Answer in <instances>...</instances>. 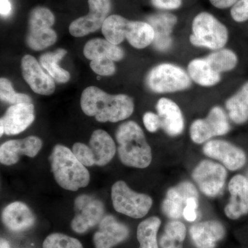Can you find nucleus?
Returning <instances> with one entry per match:
<instances>
[{"label":"nucleus","mask_w":248,"mask_h":248,"mask_svg":"<svg viewBox=\"0 0 248 248\" xmlns=\"http://www.w3.org/2000/svg\"><path fill=\"white\" fill-rule=\"evenodd\" d=\"M80 105L84 114L94 117L102 123H116L126 120L135 109L133 99L126 94H110L96 86L84 89Z\"/></svg>","instance_id":"obj_1"},{"label":"nucleus","mask_w":248,"mask_h":248,"mask_svg":"<svg viewBox=\"0 0 248 248\" xmlns=\"http://www.w3.org/2000/svg\"><path fill=\"white\" fill-rule=\"evenodd\" d=\"M119 158L128 167L146 169L152 161L151 146L143 130L136 122L128 121L121 124L116 132Z\"/></svg>","instance_id":"obj_2"},{"label":"nucleus","mask_w":248,"mask_h":248,"mask_svg":"<svg viewBox=\"0 0 248 248\" xmlns=\"http://www.w3.org/2000/svg\"><path fill=\"white\" fill-rule=\"evenodd\" d=\"M49 159L55 181L62 188L77 191L89 185V171L69 148L56 145Z\"/></svg>","instance_id":"obj_3"},{"label":"nucleus","mask_w":248,"mask_h":248,"mask_svg":"<svg viewBox=\"0 0 248 248\" xmlns=\"http://www.w3.org/2000/svg\"><path fill=\"white\" fill-rule=\"evenodd\" d=\"M192 31L191 44L210 50L224 48L229 39V32L226 26L208 12L200 13L195 16L192 23Z\"/></svg>","instance_id":"obj_4"},{"label":"nucleus","mask_w":248,"mask_h":248,"mask_svg":"<svg viewBox=\"0 0 248 248\" xmlns=\"http://www.w3.org/2000/svg\"><path fill=\"white\" fill-rule=\"evenodd\" d=\"M187 71L171 63H162L152 68L147 75L148 89L155 93L164 94L185 91L192 84Z\"/></svg>","instance_id":"obj_5"},{"label":"nucleus","mask_w":248,"mask_h":248,"mask_svg":"<svg viewBox=\"0 0 248 248\" xmlns=\"http://www.w3.org/2000/svg\"><path fill=\"white\" fill-rule=\"evenodd\" d=\"M111 198L116 211L134 218L146 216L153 205L150 196L135 192L123 181L112 186Z\"/></svg>","instance_id":"obj_6"},{"label":"nucleus","mask_w":248,"mask_h":248,"mask_svg":"<svg viewBox=\"0 0 248 248\" xmlns=\"http://www.w3.org/2000/svg\"><path fill=\"white\" fill-rule=\"evenodd\" d=\"M231 130L228 116L221 107H214L205 119L194 121L190 128L191 140L197 144L208 142L215 137L223 136Z\"/></svg>","instance_id":"obj_7"},{"label":"nucleus","mask_w":248,"mask_h":248,"mask_svg":"<svg viewBox=\"0 0 248 248\" xmlns=\"http://www.w3.org/2000/svg\"><path fill=\"white\" fill-rule=\"evenodd\" d=\"M192 177L203 195L216 197L224 187L227 171L224 166L218 163L203 160L196 166Z\"/></svg>","instance_id":"obj_8"},{"label":"nucleus","mask_w":248,"mask_h":248,"mask_svg":"<svg viewBox=\"0 0 248 248\" xmlns=\"http://www.w3.org/2000/svg\"><path fill=\"white\" fill-rule=\"evenodd\" d=\"M74 208L76 215L71 222V228L78 234L86 232L103 219L104 204L91 196L84 195L77 197Z\"/></svg>","instance_id":"obj_9"},{"label":"nucleus","mask_w":248,"mask_h":248,"mask_svg":"<svg viewBox=\"0 0 248 248\" xmlns=\"http://www.w3.org/2000/svg\"><path fill=\"white\" fill-rule=\"evenodd\" d=\"M90 11L70 24L69 32L76 37H82L102 27L111 9L110 0H89Z\"/></svg>","instance_id":"obj_10"},{"label":"nucleus","mask_w":248,"mask_h":248,"mask_svg":"<svg viewBox=\"0 0 248 248\" xmlns=\"http://www.w3.org/2000/svg\"><path fill=\"white\" fill-rule=\"evenodd\" d=\"M203 152L208 157L221 161L227 169L231 171L237 170L246 164L244 151L224 140H210L204 145Z\"/></svg>","instance_id":"obj_11"},{"label":"nucleus","mask_w":248,"mask_h":248,"mask_svg":"<svg viewBox=\"0 0 248 248\" xmlns=\"http://www.w3.org/2000/svg\"><path fill=\"white\" fill-rule=\"evenodd\" d=\"M22 76L33 92L42 95H50L55 91L53 78L46 74L33 56L26 55L21 61Z\"/></svg>","instance_id":"obj_12"},{"label":"nucleus","mask_w":248,"mask_h":248,"mask_svg":"<svg viewBox=\"0 0 248 248\" xmlns=\"http://www.w3.org/2000/svg\"><path fill=\"white\" fill-rule=\"evenodd\" d=\"M42 147V140L35 136L10 140L0 147V162L6 166H11L17 164L22 155L35 157Z\"/></svg>","instance_id":"obj_13"},{"label":"nucleus","mask_w":248,"mask_h":248,"mask_svg":"<svg viewBox=\"0 0 248 248\" xmlns=\"http://www.w3.org/2000/svg\"><path fill=\"white\" fill-rule=\"evenodd\" d=\"M190 198H198L197 188L192 183L184 182L168 190L161 209L166 217L177 219L183 215L186 202Z\"/></svg>","instance_id":"obj_14"},{"label":"nucleus","mask_w":248,"mask_h":248,"mask_svg":"<svg viewBox=\"0 0 248 248\" xmlns=\"http://www.w3.org/2000/svg\"><path fill=\"white\" fill-rule=\"evenodd\" d=\"M128 227L108 215L99 223V230L93 236L95 248H112L128 237Z\"/></svg>","instance_id":"obj_15"},{"label":"nucleus","mask_w":248,"mask_h":248,"mask_svg":"<svg viewBox=\"0 0 248 248\" xmlns=\"http://www.w3.org/2000/svg\"><path fill=\"white\" fill-rule=\"evenodd\" d=\"M231 198L224 209L228 218L236 220L248 213V180L241 174L232 178L228 186Z\"/></svg>","instance_id":"obj_16"},{"label":"nucleus","mask_w":248,"mask_h":248,"mask_svg":"<svg viewBox=\"0 0 248 248\" xmlns=\"http://www.w3.org/2000/svg\"><path fill=\"white\" fill-rule=\"evenodd\" d=\"M35 107L32 103L11 105L1 119L4 133L16 135L29 128L35 120Z\"/></svg>","instance_id":"obj_17"},{"label":"nucleus","mask_w":248,"mask_h":248,"mask_svg":"<svg viewBox=\"0 0 248 248\" xmlns=\"http://www.w3.org/2000/svg\"><path fill=\"white\" fill-rule=\"evenodd\" d=\"M161 120V128L170 137L179 136L185 127V121L180 107L172 99L161 98L156 105Z\"/></svg>","instance_id":"obj_18"},{"label":"nucleus","mask_w":248,"mask_h":248,"mask_svg":"<svg viewBox=\"0 0 248 248\" xmlns=\"http://www.w3.org/2000/svg\"><path fill=\"white\" fill-rule=\"evenodd\" d=\"M1 219L9 231L19 232L33 226L35 217L27 204L20 202L9 204L3 210Z\"/></svg>","instance_id":"obj_19"},{"label":"nucleus","mask_w":248,"mask_h":248,"mask_svg":"<svg viewBox=\"0 0 248 248\" xmlns=\"http://www.w3.org/2000/svg\"><path fill=\"white\" fill-rule=\"evenodd\" d=\"M225 228L220 222L206 221L191 227V239L197 248H215L225 236Z\"/></svg>","instance_id":"obj_20"},{"label":"nucleus","mask_w":248,"mask_h":248,"mask_svg":"<svg viewBox=\"0 0 248 248\" xmlns=\"http://www.w3.org/2000/svg\"><path fill=\"white\" fill-rule=\"evenodd\" d=\"M89 145L94 157V165L106 166L115 156V141L105 130L101 129L94 130L91 135Z\"/></svg>","instance_id":"obj_21"},{"label":"nucleus","mask_w":248,"mask_h":248,"mask_svg":"<svg viewBox=\"0 0 248 248\" xmlns=\"http://www.w3.org/2000/svg\"><path fill=\"white\" fill-rule=\"evenodd\" d=\"M84 55L91 61L107 58L119 62L123 60L125 53L120 46L113 45L106 39L96 38L89 41L85 45Z\"/></svg>","instance_id":"obj_22"},{"label":"nucleus","mask_w":248,"mask_h":248,"mask_svg":"<svg viewBox=\"0 0 248 248\" xmlns=\"http://www.w3.org/2000/svg\"><path fill=\"white\" fill-rule=\"evenodd\" d=\"M191 80L203 87H212L221 81V74L210 66L206 59H194L187 66Z\"/></svg>","instance_id":"obj_23"},{"label":"nucleus","mask_w":248,"mask_h":248,"mask_svg":"<svg viewBox=\"0 0 248 248\" xmlns=\"http://www.w3.org/2000/svg\"><path fill=\"white\" fill-rule=\"evenodd\" d=\"M125 39L134 48H145L155 42V30L150 23L129 20Z\"/></svg>","instance_id":"obj_24"},{"label":"nucleus","mask_w":248,"mask_h":248,"mask_svg":"<svg viewBox=\"0 0 248 248\" xmlns=\"http://www.w3.org/2000/svg\"><path fill=\"white\" fill-rule=\"evenodd\" d=\"M228 117L236 124L248 122V81L226 102Z\"/></svg>","instance_id":"obj_25"},{"label":"nucleus","mask_w":248,"mask_h":248,"mask_svg":"<svg viewBox=\"0 0 248 248\" xmlns=\"http://www.w3.org/2000/svg\"><path fill=\"white\" fill-rule=\"evenodd\" d=\"M67 53L65 49L59 48L54 52L44 53L40 58L41 66L48 72L49 76L60 84H65L71 79L69 72L59 65V62L66 56Z\"/></svg>","instance_id":"obj_26"},{"label":"nucleus","mask_w":248,"mask_h":248,"mask_svg":"<svg viewBox=\"0 0 248 248\" xmlns=\"http://www.w3.org/2000/svg\"><path fill=\"white\" fill-rule=\"evenodd\" d=\"M128 22V19L119 15L108 16L102 27L106 40L113 45H120L125 39Z\"/></svg>","instance_id":"obj_27"},{"label":"nucleus","mask_w":248,"mask_h":248,"mask_svg":"<svg viewBox=\"0 0 248 248\" xmlns=\"http://www.w3.org/2000/svg\"><path fill=\"white\" fill-rule=\"evenodd\" d=\"M161 224V220L156 217H150L140 223L137 232L140 248H159L156 236Z\"/></svg>","instance_id":"obj_28"},{"label":"nucleus","mask_w":248,"mask_h":248,"mask_svg":"<svg viewBox=\"0 0 248 248\" xmlns=\"http://www.w3.org/2000/svg\"><path fill=\"white\" fill-rule=\"evenodd\" d=\"M205 58L213 69L220 74L232 71L239 62L237 55L233 50L224 48L214 50Z\"/></svg>","instance_id":"obj_29"},{"label":"nucleus","mask_w":248,"mask_h":248,"mask_svg":"<svg viewBox=\"0 0 248 248\" xmlns=\"http://www.w3.org/2000/svg\"><path fill=\"white\" fill-rule=\"evenodd\" d=\"M177 22V18L173 14H160L151 16L149 19L150 24L154 29L155 32V42L159 40L162 42L163 37L169 41L170 34Z\"/></svg>","instance_id":"obj_30"},{"label":"nucleus","mask_w":248,"mask_h":248,"mask_svg":"<svg viewBox=\"0 0 248 248\" xmlns=\"http://www.w3.org/2000/svg\"><path fill=\"white\" fill-rule=\"evenodd\" d=\"M57 39L56 32L50 28L37 31H29L26 37V43L29 48L39 51L53 45Z\"/></svg>","instance_id":"obj_31"},{"label":"nucleus","mask_w":248,"mask_h":248,"mask_svg":"<svg viewBox=\"0 0 248 248\" xmlns=\"http://www.w3.org/2000/svg\"><path fill=\"white\" fill-rule=\"evenodd\" d=\"M55 16L48 9L37 6L31 11L29 18V31L50 29L55 24Z\"/></svg>","instance_id":"obj_32"},{"label":"nucleus","mask_w":248,"mask_h":248,"mask_svg":"<svg viewBox=\"0 0 248 248\" xmlns=\"http://www.w3.org/2000/svg\"><path fill=\"white\" fill-rule=\"evenodd\" d=\"M0 98L3 102L11 105L31 103V98L29 95L16 93L11 81L3 78L0 79Z\"/></svg>","instance_id":"obj_33"},{"label":"nucleus","mask_w":248,"mask_h":248,"mask_svg":"<svg viewBox=\"0 0 248 248\" xmlns=\"http://www.w3.org/2000/svg\"><path fill=\"white\" fill-rule=\"evenodd\" d=\"M43 248H83V246L79 240L75 238L61 233H53L46 238Z\"/></svg>","instance_id":"obj_34"},{"label":"nucleus","mask_w":248,"mask_h":248,"mask_svg":"<svg viewBox=\"0 0 248 248\" xmlns=\"http://www.w3.org/2000/svg\"><path fill=\"white\" fill-rule=\"evenodd\" d=\"M90 66L94 73L101 76H113L116 71L114 61L107 58L92 60Z\"/></svg>","instance_id":"obj_35"},{"label":"nucleus","mask_w":248,"mask_h":248,"mask_svg":"<svg viewBox=\"0 0 248 248\" xmlns=\"http://www.w3.org/2000/svg\"><path fill=\"white\" fill-rule=\"evenodd\" d=\"M73 153L78 160L85 166H93L94 165V157L91 148L82 143H76L73 145Z\"/></svg>","instance_id":"obj_36"},{"label":"nucleus","mask_w":248,"mask_h":248,"mask_svg":"<svg viewBox=\"0 0 248 248\" xmlns=\"http://www.w3.org/2000/svg\"><path fill=\"white\" fill-rule=\"evenodd\" d=\"M165 234L180 242H183L186 236L185 225L182 222L174 220L168 222L165 226Z\"/></svg>","instance_id":"obj_37"},{"label":"nucleus","mask_w":248,"mask_h":248,"mask_svg":"<svg viewBox=\"0 0 248 248\" xmlns=\"http://www.w3.org/2000/svg\"><path fill=\"white\" fill-rule=\"evenodd\" d=\"M231 16L236 23L248 21V0H238L231 8Z\"/></svg>","instance_id":"obj_38"},{"label":"nucleus","mask_w":248,"mask_h":248,"mask_svg":"<svg viewBox=\"0 0 248 248\" xmlns=\"http://www.w3.org/2000/svg\"><path fill=\"white\" fill-rule=\"evenodd\" d=\"M143 122L145 127L150 133H156L161 128V120L158 114L147 112L143 115Z\"/></svg>","instance_id":"obj_39"},{"label":"nucleus","mask_w":248,"mask_h":248,"mask_svg":"<svg viewBox=\"0 0 248 248\" xmlns=\"http://www.w3.org/2000/svg\"><path fill=\"white\" fill-rule=\"evenodd\" d=\"M199 206L198 198H190L186 202L185 208L183 212V216L186 221L193 222L197 218V208Z\"/></svg>","instance_id":"obj_40"},{"label":"nucleus","mask_w":248,"mask_h":248,"mask_svg":"<svg viewBox=\"0 0 248 248\" xmlns=\"http://www.w3.org/2000/svg\"><path fill=\"white\" fill-rule=\"evenodd\" d=\"M151 2L155 7L165 11L177 10L182 5V0H151Z\"/></svg>","instance_id":"obj_41"},{"label":"nucleus","mask_w":248,"mask_h":248,"mask_svg":"<svg viewBox=\"0 0 248 248\" xmlns=\"http://www.w3.org/2000/svg\"><path fill=\"white\" fill-rule=\"evenodd\" d=\"M159 246L161 248H182V242L164 234L160 238Z\"/></svg>","instance_id":"obj_42"},{"label":"nucleus","mask_w":248,"mask_h":248,"mask_svg":"<svg viewBox=\"0 0 248 248\" xmlns=\"http://www.w3.org/2000/svg\"><path fill=\"white\" fill-rule=\"evenodd\" d=\"M213 6L218 9L231 8L238 0H209Z\"/></svg>","instance_id":"obj_43"},{"label":"nucleus","mask_w":248,"mask_h":248,"mask_svg":"<svg viewBox=\"0 0 248 248\" xmlns=\"http://www.w3.org/2000/svg\"><path fill=\"white\" fill-rule=\"evenodd\" d=\"M12 11L9 0H0V14L2 17H8Z\"/></svg>","instance_id":"obj_44"},{"label":"nucleus","mask_w":248,"mask_h":248,"mask_svg":"<svg viewBox=\"0 0 248 248\" xmlns=\"http://www.w3.org/2000/svg\"><path fill=\"white\" fill-rule=\"evenodd\" d=\"M0 248H10L9 242L6 240L1 239L0 243Z\"/></svg>","instance_id":"obj_45"},{"label":"nucleus","mask_w":248,"mask_h":248,"mask_svg":"<svg viewBox=\"0 0 248 248\" xmlns=\"http://www.w3.org/2000/svg\"><path fill=\"white\" fill-rule=\"evenodd\" d=\"M0 136H2L4 134V124H3L2 121L0 120Z\"/></svg>","instance_id":"obj_46"}]
</instances>
